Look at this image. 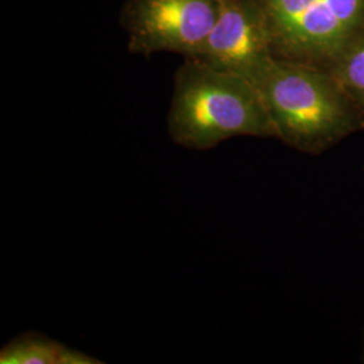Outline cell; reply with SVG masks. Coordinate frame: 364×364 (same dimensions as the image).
Segmentation results:
<instances>
[{"label":"cell","mask_w":364,"mask_h":364,"mask_svg":"<svg viewBox=\"0 0 364 364\" xmlns=\"http://www.w3.org/2000/svg\"><path fill=\"white\" fill-rule=\"evenodd\" d=\"M274 57L326 68L364 30V0H258Z\"/></svg>","instance_id":"obj_3"},{"label":"cell","mask_w":364,"mask_h":364,"mask_svg":"<svg viewBox=\"0 0 364 364\" xmlns=\"http://www.w3.org/2000/svg\"><path fill=\"white\" fill-rule=\"evenodd\" d=\"M1 364H96L85 352L41 333H26L9 341L0 351Z\"/></svg>","instance_id":"obj_6"},{"label":"cell","mask_w":364,"mask_h":364,"mask_svg":"<svg viewBox=\"0 0 364 364\" xmlns=\"http://www.w3.org/2000/svg\"><path fill=\"white\" fill-rule=\"evenodd\" d=\"M168 131L174 144L192 150H209L236 136L275 138L252 81L191 60L174 78Z\"/></svg>","instance_id":"obj_2"},{"label":"cell","mask_w":364,"mask_h":364,"mask_svg":"<svg viewBox=\"0 0 364 364\" xmlns=\"http://www.w3.org/2000/svg\"><path fill=\"white\" fill-rule=\"evenodd\" d=\"M220 0H127L123 25L132 53L195 54L219 15Z\"/></svg>","instance_id":"obj_4"},{"label":"cell","mask_w":364,"mask_h":364,"mask_svg":"<svg viewBox=\"0 0 364 364\" xmlns=\"http://www.w3.org/2000/svg\"><path fill=\"white\" fill-rule=\"evenodd\" d=\"M273 57L270 31L258 0H220L215 26L186 60L254 81Z\"/></svg>","instance_id":"obj_5"},{"label":"cell","mask_w":364,"mask_h":364,"mask_svg":"<svg viewBox=\"0 0 364 364\" xmlns=\"http://www.w3.org/2000/svg\"><path fill=\"white\" fill-rule=\"evenodd\" d=\"M328 70L364 115V30L338 53Z\"/></svg>","instance_id":"obj_7"},{"label":"cell","mask_w":364,"mask_h":364,"mask_svg":"<svg viewBox=\"0 0 364 364\" xmlns=\"http://www.w3.org/2000/svg\"><path fill=\"white\" fill-rule=\"evenodd\" d=\"M252 82L275 138L299 151L317 156L364 130L363 112L326 68L273 57Z\"/></svg>","instance_id":"obj_1"}]
</instances>
